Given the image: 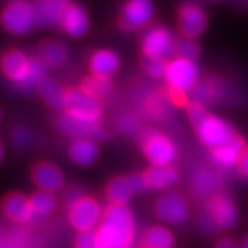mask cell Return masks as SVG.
I'll return each mask as SVG.
<instances>
[{
    "label": "cell",
    "instance_id": "30bf717a",
    "mask_svg": "<svg viewBox=\"0 0 248 248\" xmlns=\"http://www.w3.org/2000/svg\"><path fill=\"white\" fill-rule=\"evenodd\" d=\"M205 216L216 229L229 231L239 222V212L228 194L219 191L206 200Z\"/></svg>",
    "mask_w": 248,
    "mask_h": 248
},
{
    "label": "cell",
    "instance_id": "d590c367",
    "mask_svg": "<svg viewBox=\"0 0 248 248\" xmlns=\"http://www.w3.org/2000/svg\"><path fill=\"white\" fill-rule=\"evenodd\" d=\"M208 114H209V113H208L206 105L202 104V103L195 100L190 101L189 107H187V117H189L190 122H191V124L194 125V128H195Z\"/></svg>",
    "mask_w": 248,
    "mask_h": 248
},
{
    "label": "cell",
    "instance_id": "6da1fadb",
    "mask_svg": "<svg viewBox=\"0 0 248 248\" xmlns=\"http://www.w3.org/2000/svg\"><path fill=\"white\" fill-rule=\"evenodd\" d=\"M101 248H132L136 239V219L128 206L108 204L95 231Z\"/></svg>",
    "mask_w": 248,
    "mask_h": 248
},
{
    "label": "cell",
    "instance_id": "52a82bcc",
    "mask_svg": "<svg viewBox=\"0 0 248 248\" xmlns=\"http://www.w3.org/2000/svg\"><path fill=\"white\" fill-rule=\"evenodd\" d=\"M196 136L210 151L220 148L232 142L238 133L228 122L214 114H208L195 127Z\"/></svg>",
    "mask_w": 248,
    "mask_h": 248
},
{
    "label": "cell",
    "instance_id": "cb8c5ba5",
    "mask_svg": "<svg viewBox=\"0 0 248 248\" xmlns=\"http://www.w3.org/2000/svg\"><path fill=\"white\" fill-rule=\"evenodd\" d=\"M100 151L95 140L82 138L72 140L69 147V157L78 166H92L99 158Z\"/></svg>",
    "mask_w": 248,
    "mask_h": 248
},
{
    "label": "cell",
    "instance_id": "60d3db41",
    "mask_svg": "<svg viewBox=\"0 0 248 248\" xmlns=\"http://www.w3.org/2000/svg\"><path fill=\"white\" fill-rule=\"evenodd\" d=\"M237 170H238L239 175L242 177L248 180V146L246 147L245 152L242 155L241 160L238 162V166H237Z\"/></svg>",
    "mask_w": 248,
    "mask_h": 248
},
{
    "label": "cell",
    "instance_id": "d6986e66",
    "mask_svg": "<svg viewBox=\"0 0 248 248\" xmlns=\"http://www.w3.org/2000/svg\"><path fill=\"white\" fill-rule=\"evenodd\" d=\"M70 1L65 0H39L36 7L37 26L43 28H56L61 26L62 16L69 7Z\"/></svg>",
    "mask_w": 248,
    "mask_h": 248
},
{
    "label": "cell",
    "instance_id": "83f0119b",
    "mask_svg": "<svg viewBox=\"0 0 248 248\" xmlns=\"http://www.w3.org/2000/svg\"><path fill=\"white\" fill-rule=\"evenodd\" d=\"M175 243L173 234L170 229L162 225L148 227L142 234L143 248H172Z\"/></svg>",
    "mask_w": 248,
    "mask_h": 248
},
{
    "label": "cell",
    "instance_id": "ffe728a7",
    "mask_svg": "<svg viewBox=\"0 0 248 248\" xmlns=\"http://www.w3.org/2000/svg\"><path fill=\"white\" fill-rule=\"evenodd\" d=\"M148 190L163 191L176 185L180 181V172L172 165L169 166H151L142 172Z\"/></svg>",
    "mask_w": 248,
    "mask_h": 248
},
{
    "label": "cell",
    "instance_id": "2e32d148",
    "mask_svg": "<svg viewBox=\"0 0 248 248\" xmlns=\"http://www.w3.org/2000/svg\"><path fill=\"white\" fill-rule=\"evenodd\" d=\"M222 177L218 172L208 167H200L190 176V190L198 199H210L219 193Z\"/></svg>",
    "mask_w": 248,
    "mask_h": 248
},
{
    "label": "cell",
    "instance_id": "b9f144b4",
    "mask_svg": "<svg viewBox=\"0 0 248 248\" xmlns=\"http://www.w3.org/2000/svg\"><path fill=\"white\" fill-rule=\"evenodd\" d=\"M216 248H238L234 239L229 238V237H223L217 242Z\"/></svg>",
    "mask_w": 248,
    "mask_h": 248
},
{
    "label": "cell",
    "instance_id": "f1b7e54d",
    "mask_svg": "<svg viewBox=\"0 0 248 248\" xmlns=\"http://www.w3.org/2000/svg\"><path fill=\"white\" fill-rule=\"evenodd\" d=\"M31 205L36 218H48L56 212L59 206V199L53 193L37 190L30 196Z\"/></svg>",
    "mask_w": 248,
    "mask_h": 248
},
{
    "label": "cell",
    "instance_id": "9a60e30c",
    "mask_svg": "<svg viewBox=\"0 0 248 248\" xmlns=\"http://www.w3.org/2000/svg\"><path fill=\"white\" fill-rule=\"evenodd\" d=\"M31 69V59L20 49L10 48L1 56V71L4 76L19 86L24 82Z\"/></svg>",
    "mask_w": 248,
    "mask_h": 248
},
{
    "label": "cell",
    "instance_id": "7a4b0ae2",
    "mask_svg": "<svg viewBox=\"0 0 248 248\" xmlns=\"http://www.w3.org/2000/svg\"><path fill=\"white\" fill-rule=\"evenodd\" d=\"M142 154L151 166H169L176 160L177 150L169 136L157 129H146L140 134Z\"/></svg>",
    "mask_w": 248,
    "mask_h": 248
},
{
    "label": "cell",
    "instance_id": "4316f807",
    "mask_svg": "<svg viewBox=\"0 0 248 248\" xmlns=\"http://www.w3.org/2000/svg\"><path fill=\"white\" fill-rule=\"evenodd\" d=\"M67 47L57 39H46L39 45L38 57L47 67H59L67 59Z\"/></svg>",
    "mask_w": 248,
    "mask_h": 248
},
{
    "label": "cell",
    "instance_id": "ba28073f",
    "mask_svg": "<svg viewBox=\"0 0 248 248\" xmlns=\"http://www.w3.org/2000/svg\"><path fill=\"white\" fill-rule=\"evenodd\" d=\"M63 113L78 121L99 123L103 114L101 101L89 96L78 86L66 89Z\"/></svg>",
    "mask_w": 248,
    "mask_h": 248
},
{
    "label": "cell",
    "instance_id": "277c9868",
    "mask_svg": "<svg viewBox=\"0 0 248 248\" xmlns=\"http://www.w3.org/2000/svg\"><path fill=\"white\" fill-rule=\"evenodd\" d=\"M67 220L78 233L94 232L101 223L104 209L90 195H84L67 208Z\"/></svg>",
    "mask_w": 248,
    "mask_h": 248
},
{
    "label": "cell",
    "instance_id": "7c38bea8",
    "mask_svg": "<svg viewBox=\"0 0 248 248\" xmlns=\"http://www.w3.org/2000/svg\"><path fill=\"white\" fill-rule=\"evenodd\" d=\"M208 16L205 10L196 3H184L177 10V27L181 36L195 39L208 28Z\"/></svg>",
    "mask_w": 248,
    "mask_h": 248
},
{
    "label": "cell",
    "instance_id": "4dcf8cb0",
    "mask_svg": "<svg viewBox=\"0 0 248 248\" xmlns=\"http://www.w3.org/2000/svg\"><path fill=\"white\" fill-rule=\"evenodd\" d=\"M46 69L47 66L45 65V62L39 59L38 56L31 57V69L27 78L19 88L23 92H32L33 89H38L41 85V82L46 78Z\"/></svg>",
    "mask_w": 248,
    "mask_h": 248
},
{
    "label": "cell",
    "instance_id": "44dd1931",
    "mask_svg": "<svg viewBox=\"0 0 248 248\" xmlns=\"http://www.w3.org/2000/svg\"><path fill=\"white\" fill-rule=\"evenodd\" d=\"M246 147H247V144H246L245 138L238 134L228 144L210 151V157H212L214 165L220 169H232V167L238 166V162Z\"/></svg>",
    "mask_w": 248,
    "mask_h": 248
},
{
    "label": "cell",
    "instance_id": "7bdbcfd3",
    "mask_svg": "<svg viewBox=\"0 0 248 248\" xmlns=\"http://www.w3.org/2000/svg\"><path fill=\"white\" fill-rule=\"evenodd\" d=\"M246 247H247V248H248V242H247V243H246Z\"/></svg>",
    "mask_w": 248,
    "mask_h": 248
},
{
    "label": "cell",
    "instance_id": "5b68a950",
    "mask_svg": "<svg viewBox=\"0 0 248 248\" xmlns=\"http://www.w3.org/2000/svg\"><path fill=\"white\" fill-rule=\"evenodd\" d=\"M175 46L176 39L171 31L163 26L148 28L140 41L142 57L158 61H170L175 56Z\"/></svg>",
    "mask_w": 248,
    "mask_h": 248
},
{
    "label": "cell",
    "instance_id": "5bb4252c",
    "mask_svg": "<svg viewBox=\"0 0 248 248\" xmlns=\"http://www.w3.org/2000/svg\"><path fill=\"white\" fill-rule=\"evenodd\" d=\"M1 210L4 217L16 224H27L36 219L30 198L16 191L8 193L4 196Z\"/></svg>",
    "mask_w": 248,
    "mask_h": 248
},
{
    "label": "cell",
    "instance_id": "ab89813d",
    "mask_svg": "<svg viewBox=\"0 0 248 248\" xmlns=\"http://www.w3.org/2000/svg\"><path fill=\"white\" fill-rule=\"evenodd\" d=\"M13 140L18 147H27L31 142L30 133H28V131L23 129V128H18L13 133Z\"/></svg>",
    "mask_w": 248,
    "mask_h": 248
},
{
    "label": "cell",
    "instance_id": "74e56055",
    "mask_svg": "<svg viewBox=\"0 0 248 248\" xmlns=\"http://www.w3.org/2000/svg\"><path fill=\"white\" fill-rule=\"evenodd\" d=\"M166 92L172 105L179 107V108H183V107H186V108H187V107H189V95L186 94V93L175 92V90H170V89H166Z\"/></svg>",
    "mask_w": 248,
    "mask_h": 248
},
{
    "label": "cell",
    "instance_id": "4fadbf2b",
    "mask_svg": "<svg viewBox=\"0 0 248 248\" xmlns=\"http://www.w3.org/2000/svg\"><path fill=\"white\" fill-rule=\"evenodd\" d=\"M31 179L38 190L55 193L61 190L65 183V176L59 166L49 161H38L31 170Z\"/></svg>",
    "mask_w": 248,
    "mask_h": 248
},
{
    "label": "cell",
    "instance_id": "8d00e7d4",
    "mask_svg": "<svg viewBox=\"0 0 248 248\" xmlns=\"http://www.w3.org/2000/svg\"><path fill=\"white\" fill-rule=\"evenodd\" d=\"M75 248H101L95 231L78 233L75 238Z\"/></svg>",
    "mask_w": 248,
    "mask_h": 248
},
{
    "label": "cell",
    "instance_id": "484cf974",
    "mask_svg": "<svg viewBox=\"0 0 248 248\" xmlns=\"http://www.w3.org/2000/svg\"><path fill=\"white\" fill-rule=\"evenodd\" d=\"M66 89L67 88L62 86L56 80L46 78L41 82V85L38 86L37 92H38L39 98L42 99L43 103L48 105L49 108L55 109V110L63 111Z\"/></svg>",
    "mask_w": 248,
    "mask_h": 248
},
{
    "label": "cell",
    "instance_id": "603a6c76",
    "mask_svg": "<svg viewBox=\"0 0 248 248\" xmlns=\"http://www.w3.org/2000/svg\"><path fill=\"white\" fill-rule=\"evenodd\" d=\"M105 196H107L109 204L128 206V202L136 196L133 185H132L131 175L129 176L118 175L109 180V183L107 184V187H105Z\"/></svg>",
    "mask_w": 248,
    "mask_h": 248
},
{
    "label": "cell",
    "instance_id": "d4e9b609",
    "mask_svg": "<svg viewBox=\"0 0 248 248\" xmlns=\"http://www.w3.org/2000/svg\"><path fill=\"white\" fill-rule=\"evenodd\" d=\"M224 92L225 86L222 80H219L214 76H208V78H202L196 84V86L191 92V96H193V100L208 105L220 100Z\"/></svg>",
    "mask_w": 248,
    "mask_h": 248
},
{
    "label": "cell",
    "instance_id": "ac0fdd59",
    "mask_svg": "<svg viewBox=\"0 0 248 248\" xmlns=\"http://www.w3.org/2000/svg\"><path fill=\"white\" fill-rule=\"evenodd\" d=\"M60 27L72 38H81L85 36L90 30V18L85 8L80 4L70 3L62 16Z\"/></svg>",
    "mask_w": 248,
    "mask_h": 248
},
{
    "label": "cell",
    "instance_id": "9c48e42d",
    "mask_svg": "<svg viewBox=\"0 0 248 248\" xmlns=\"http://www.w3.org/2000/svg\"><path fill=\"white\" fill-rule=\"evenodd\" d=\"M154 213L160 222L172 225L183 224L190 217L189 202L179 191L169 190L156 199Z\"/></svg>",
    "mask_w": 248,
    "mask_h": 248
},
{
    "label": "cell",
    "instance_id": "f546056e",
    "mask_svg": "<svg viewBox=\"0 0 248 248\" xmlns=\"http://www.w3.org/2000/svg\"><path fill=\"white\" fill-rule=\"evenodd\" d=\"M78 88L81 89L84 93H86L89 96L94 98L95 100L101 101L110 94L111 80L90 74V75L82 78Z\"/></svg>",
    "mask_w": 248,
    "mask_h": 248
},
{
    "label": "cell",
    "instance_id": "e575fe53",
    "mask_svg": "<svg viewBox=\"0 0 248 248\" xmlns=\"http://www.w3.org/2000/svg\"><path fill=\"white\" fill-rule=\"evenodd\" d=\"M169 62V61H167ZM166 61H158V60H150L142 57V69L148 76L154 78H163L166 72Z\"/></svg>",
    "mask_w": 248,
    "mask_h": 248
},
{
    "label": "cell",
    "instance_id": "3957f363",
    "mask_svg": "<svg viewBox=\"0 0 248 248\" xmlns=\"http://www.w3.org/2000/svg\"><path fill=\"white\" fill-rule=\"evenodd\" d=\"M1 26L8 33L23 36L37 26L34 3L27 0H10L1 10Z\"/></svg>",
    "mask_w": 248,
    "mask_h": 248
},
{
    "label": "cell",
    "instance_id": "836d02e7",
    "mask_svg": "<svg viewBox=\"0 0 248 248\" xmlns=\"http://www.w3.org/2000/svg\"><path fill=\"white\" fill-rule=\"evenodd\" d=\"M118 128L121 133L125 136H133V134L142 133V122L140 118L138 117L133 111H127L124 113L119 119H118Z\"/></svg>",
    "mask_w": 248,
    "mask_h": 248
},
{
    "label": "cell",
    "instance_id": "e0dca14e",
    "mask_svg": "<svg viewBox=\"0 0 248 248\" xmlns=\"http://www.w3.org/2000/svg\"><path fill=\"white\" fill-rule=\"evenodd\" d=\"M57 124H59L60 131L67 137L74 138V140H82V138L99 140L104 136V131H103L100 123L78 121L65 113H62L61 117L59 118Z\"/></svg>",
    "mask_w": 248,
    "mask_h": 248
},
{
    "label": "cell",
    "instance_id": "1f68e13d",
    "mask_svg": "<svg viewBox=\"0 0 248 248\" xmlns=\"http://www.w3.org/2000/svg\"><path fill=\"white\" fill-rule=\"evenodd\" d=\"M200 55V46L195 39L185 38L181 37L176 41L175 46V57H181V59L191 60L195 61Z\"/></svg>",
    "mask_w": 248,
    "mask_h": 248
},
{
    "label": "cell",
    "instance_id": "d6a6232c",
    "mask_svg": "<svg viewBox=\"0 0 248 248\" xmlns=\"http://www.w3.org/2000/svg\"><path fill=\"white\" fill-rule=\"evenodd\" d=\"M171 104L170 99L167 92L158 93V94H154L151 96L150 100L147 101V110L151 115L157 119L165 118L166 113L169 111V105Z\"/></svg>",
    "mask_w": 248,
    "mask_h": 248
},
{
    "label": "cell",
    "instance_id": "f35d334b",
    "mask_svg": "<svg viewBox=\"0 0 248 248\" xmlns=\"http://www.w3.org/2000/svg\"><path fill=\"white\" fill-rule=\"evenodd\" d=\"M84 195L85 194H82V190L78 186H70L69 189L65 191V194H63V204H65L66 209Z\"/></svg>",
    "mask_w": 248,
    "mask_h": 248
},
{
    "label": "cell",
    "instance_id": "8fae6325",
    "mask_svg": "<svg viewBox=\"0 0 248 248\" xmlns=\"http://www.w3.org/2000/svg\"><path fill=\"white\" fill-rule=\"evenodd\" d=\"M155 16V5L148 0H129L124 4L118 18V26L125 32H132L152 22Z\"/></svg>",
    "mask_w": 248,
    "mask_h": 248
},
{
    "label": "cell",
    "instance_id": "8992f818",
    "mask_svg": "<svg viewBox=\"0 0 248 248\" xmlns=\"http://www.w3.org/2000/svg\"><path fill=\"white\" fill-rule=\"evenodd\" d=\"M165 81L167 89L181 93H191L200 81V70L195 61L173 57L167 62Z\"/></svg>",
    "mask_w": 248,
    "mask_h": 248
},
{
    "label": "cell",
    "instance_id": "7402d4cb",
    "mask_svg": "<svg viewBox=\"0 0 248 248\" xmlns=\"http://www.w3.org/2000/svg\"><path fill=\"white\" fill-rule=\"evenodd\" d=\"M119 67H121V60L111 49H98L89 59L90 74L100 78H110L114 74H117Z\"/></svg>",
    "mask_w": 248,
    "mask_h": 248
}]
</instances>
